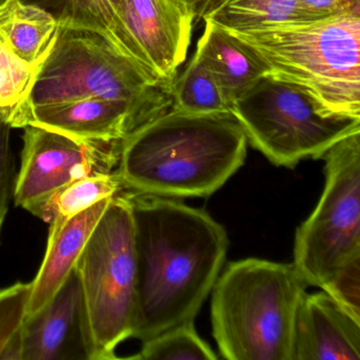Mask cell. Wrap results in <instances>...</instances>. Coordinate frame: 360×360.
<instances>
[{"instance_id": "obj_1", "label": "cell", "mask_w": 360, "mask_h": 360, "mask_svg": "<svg viewBox=\"0 0 360 360\" xmlns=\"http://www.w3.org/2000/svg\"><path fill=\"white\" fill-rule=\"evenodd\" d=\"M127 193L136 256L132 338L144 342L195 321L222 271L229 240L205 210L172 198Z\"/></svg>"}, {"instance_id": "obj_2", "label": "cell", "mask_w": 360, "mask_h": 360, "mask_svg": "<svg viewBox=\"0 0 360 360\" xmlns=\"http://www.w3.org/2000/svg\"><path fill=\"white\" fill-rule=\"evenodd\" d=\"M246 147L245 134L231 113L170 109L124 139L117 172L123 191L134 195L206 198L243 165Z\"/></svg>"}, {"instance_id": "obj_3", "label": "cell", "mask_w": 360, "mask_h": 360, "mask_svg": "<svg viewBox=\"0 0 360 360\" xmlns=\"http://www.w3.org/2000/svg\"><path fill=\"white\" fill-rule=\"evenodd\" d=\"M229 32L263 60L269 75L307 92L326 115L360 117V16Z\"/></svg>"}, {"instance_id": "obj_4", "label": "cell", "mask_w": 360, "mask_h": 360, "mask_svg": "<svg viewBox=\"0 0 360 360\" xmlns=\"http://www.w3.org/2000/svg\"><path fill=\"white\" fill-rule=\"evenodd\" d=\"M307 282L292 263H229L212 288V336L227 360H292L295 318Z\"/></svg>"}, {"instance_id": "obj_5", "label": "cell", "mask_w": 360, "mask_h": 360, "mask_svg": "<svg viewBox=\"0 0 360 360\" xmlns=\"http://www.w3.org/2000/svg\"><path fill=\"white\" fill-rule=\"evenodd\" d=\"M98 98L129 105L141 125L172 108V89L157 83L100 33L60 26L33 88V106Z\"/></svg>"}, {"instance_id": "obj_6", "label": "cell", "mask_w": 360, "mask_h": 360, "mask_svg": "<svg viewBox=\"0 0 360 360\" xmlns=\"http://www.w3.org/2000/svg\"><path fill=\"white\" fill-rule=\"evenodd\" d=\"M92 360L117 359L132 338L136 303V256L131 203L113 195L77 261Z\"/></svg>"}, {"instance_id": "obj_7", "label": "cell", "mask_w": 360, "mask_h": 360, "mask_svg": "<svg viewBox=\"0 0 360 360\" xmlns=\"http://www.w3.org/2000/svg\"><path fill=\"white\" fill-rule=\"evenodd\" d=\"M231 113L252 146L279 167L322 159L339 141L360 131V117L326 115L307 92L271 75L236 98Z\"/></svg>"}, {"instance_id": "obj_8", "label": "cell", "mask_w": 360, "mask_h": 360, "mask_svg": "<svg viewBox=\"0 0 360 360\" xmlns=\"http://www.w3.org/2000/svg\"><path fill=\"white\" fill-rule=\"evenodd\" d=\"M319 202L297 229L292 264L307 285L322 288L360 257V131L330 147Z\"/></svg>"}, {"instance_id": "obj_9", "label": "cell", "mask_w": 360, "mask_h": 360, "mask_svg": "<svg viewBox=\"0 0 360 360\" xmlns=\"http://www.w3.org/2000/svg\"><path fill=\"white\" fill-rule=\"evenodd\" d=\"M98 5L111 45L174 91L191 45L193 12L178 0H98Z\"/></svg>"}, {"instance_id": "obj_10", "label": "cell", "mask_w": 360, "mask_h": 360, "mask_svg": "<svg viewBox=\"0 0 360 360\" xmlns=\"http://www.w3.org/2000/svg\"><path fill=\"white\" fill-rule=\"evenodd\" d=\"M22 164L15 178V204L35 216L60 189L119 164L122 143H92L29 125L24 128Z\"/></svg>"}, {"instance_id": "obj_11", "label": "cell", "mask_w": 360, "mask_h": 360, "mask_svg": "<svg viewBox=\"0 0 360 360\" xmlns=\"http://www.w3.org/2000/svg\"><path fill=\"white\" fill-rule=\"evenodd\" d=\"M22 360H92L77 269L25 326Z\"/></svg>"}, {"instance_id": "obj_12", "label": "cell", "mask_w": 360, "mask_h": 360, "mask_svg": "<svg viewBox=\"0 0 360 360\" xmlns=\"http://www.w3.org/2000/svg\"><path fill=\"white\" fill-rule=\"evenodd\" d=\"M292 360H360V319L324 290L305 292L295 318Z\"/></svg>"}, {"instance_id": "obj_13", "label": "cell", "mask_w": 360, "mask_h": 360, "mask_svg": "<svg viewBox=\"0 0 360 360\" xmlns=\"http://www.w3.org/2000/svg\"><path fill=\"white\" fill-rule=\"evenodd\" d=\"M30 125L92 143H122L140 127L129 105L98 98L32 107Z\"/></svg>"}, {"instance_id": "obj_14", "label": "cell", "mask_w": 360, "mask_h": 360, "mask_svg": "<svg viewBox=\"0 0 360 360\" xmlns=\"http://www.w3.org/2000/svg\"><path fill=\"white\" fill-rule=\"evenodd\" d=\"M112 197L49 229L47 250L32 281L28 318L41 311L68 279Z\"/></svg>"}, {"instance_id": "obj_15", "label": "cell", "mask_w": 360, "mask_h": 360, "mask_svg": "<svg viewBox=\"0 0 360 360\" xmlns=\"http://www.w3.org/2000/svg\"><path fill=\"white\" fill-rule=\"evenodd\" d=\"M195 54L218 79L229 104H233L269 69L254 52L221 27L205 22Z\"/></svg>"}, {"instance_id": "obj_16", "label": "cell", "mask_w": 360, "mask_h": 360, "mask_svg": "<svg viewBox=\"0 0 360 360\" xmlns=\"http://www.w3.org/2000/svg\"><path fill=\"white\" fill-rule=\"evenodd\" d=\"M58 20L46 10L22 0L0 5V37L31 66L41 69L58 37Z\"/></svg>"}, {"instance_id": "obj_17", "label": "cell", "mask_w": 360, "mask_h": 360, "mask_svg": "<svg viewBox=\"0 0 360 360\" xmlns=\"http://www.w3.org/2000/svg\"><path fill=\"white\" fill-rule=\"evenodd\" d=\"M195 18L229 31L311 20L298 0H202Z\"/></svg>"}, {"instance_id": "obj_18", "label": "cell", "mask_w": 360, "mask_h": 360, "mask_svg": "<svg viewBox=\"0 0 360 360\" xmlns=\"http://www.w3.org/2000/svg\"><path fill=\"white\" fill-rule=\"evenodd\" d=\"M39 71L18 58L0 37V121L12 128L30 125L31 98Z\"/></svg>"}, {"instance_id": "obj_19", "label": "cell", "mask_w": 360, "mask_h": 360, "mask_svg": "<svg viewBox=\"0 0 360 360\" xmlns=\"http://www.w3.org/2000/svg\"><path fill=\"white\" fill-rule=\"evenodd\" d=\"M122 191L123 186L117 169L89 174L73 181L58 191L35 217L48 223L49 229H56L75 214Z\"/></svg>"}, {"instance_id": "obj_20", "label": "cell", "mask_w": 360, "mask_h": 360, "mask_svg": "<svg viewBox=\"0 0 360 360\" xmlns=\"http://www.w3.org/2000/svg\"><path fill=\"white\" fill-rule=\"evenodd\" d=\"M172 109L198 115L231 113V104L218 79L195 53L176 77Z\"/></svg>"}, {"instance_id": "obj_21", "label": "cell", "mask_w": 360, "mask_h": 360, "mask_svg": "<svg viewBox=\"0 0 360 360\" xmlns=\"http://www.w3.org/2000/svg\"><path fill=\"white\" fill-rule=\"evenodd\" d=\"M32 282L0 288V360H22Z\"/></svg>"}, {"instance_id": "obj_22", "label": "cell", "mask_w": 360, "mask_h": 360, "mask_svg": "<svg viewBox=\"0 0 360 360\" xmlns=\"http://www.w3.org/2000/svg\"><path fill=\"white\" fill-rule=\"evenodd\" d=\"M134 359L141 360H216L218 356L195 330L193 321L168 328L165 332L142 342Z\"/></svg>"}, {"instance_id": "obj_23", "label": "cell", "mask_w": 360, "mask_h": 360, "mask_svg": "<svg viewBox=\"0 0 360 360\" xmlns=\"http://www.w3.org/2000/svg\"><path fill=\"white\" fill-rule=\"evenodd\" d=\"M49 12L60 26L88 29L100 33L103 26L98 0H22Z\"/></svg>"}, {"instance_id": "obj_24", "label": "cell", "mask_w": 360, "mask_h": 360, "mask_svg": "<svg viewBox=\"0 0 360 360\" xmlns=\"http://www.w3.org/2000/svg\"><path fill=\"white\" fill-rule=\"evenodd\" d=\"M321 290L360 319V257L345 265Z\"/></svg>"}, {"instance_id": "obj_25", "label": "cell", "mask_w": 360, "mask_h": 360, "mask_svg": "<svg viewBox=\"0 0 360 360\" xmlns=\"http://www.w3.org/2000/svg\"><path fill=\"white\" fill-rule=\"evenodd\" d=\"M11 129L0 121V235L13 199L15 187V164L11 148Z\"/></svg>"}, {"instance_id": "obj_26", "label": "cell", "mask_w": 360, "mask_h": 360, "mask_svg": "<svg viewBox=\"0 0 360 360\" xmlns=\"http://www.w3.org/2000/svg\"><path fill=\"white\" fill-rule=\"evenodd\" d=\"M311 20L338 15L360 16V0H298Z\"/></svg>"}, {"instance_id": "obj_27", "label": "cell", "mask_w": 360, "mask_h": 360, "mask_svg": "<svg viewBox=\"0 0 360 360\" xmlns=\"http://www.w3.org/2000/svg\"><path fill=\"white\" fill-rule=\"evenodd\" d=\"M178 1L182 4L184 7H186L187 9L191 10L195 18V13H197L198 8H199L200 4L202 3V0H178Z\"/></svg>"}, {"instance_id": "obj_28", "label": "cell", "mask_w": 360, "mask_h": 360, "mask_svg": "<svg viewBox=\"0 0 360 360\" xmlns=\"http://www.w3.org/2000/svg\"><path fill=\"white\" fill-rule=\"evenodd\" d=\"M6 0H0V5H3L5 3Z\"/></svg>"}]
</instances>
